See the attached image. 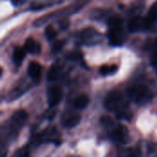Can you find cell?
<instances>
[{"instance_id":"6da1fadb","label":"cell","mask_w":157,"mask_h":157,"mask_svg":"<svg viewBox=\"0 0 157 157\" xmlns=\"http://www.w3.org/2000/svg\"><path fill=\"white\" fill-rule=\"evenodd\" d=\"M105 108L109 111L115 112L121 119H130L132 114L129 110L128 101L118 91H112L108 94L104 101Z\"/></svg>"},{"instance_id":"7a4b0ae2","label":"cell","mask_w":157,"mask_h":157,"mask_svg":"<svg viewBox=\"0 0 157 157\" xmlns=\"http://www.w3.org/2000/svg\"><path fill=\"white\" fill-rule=\"evenodd\" d=\"M108 35L110 44L113 46H121L126 40L123 20L117 16L110 17L108 20Z\"/></svg>"},{"instance_id":"3957f363","label":"cell","mask_w":157,"mask_h":157,"mask_svg":"<svg viewBox=\"0 0 157 157\" xmlns=\"http://www.w3.org/2000/svg\"><path fill=\"white\" fill-rule=\"evenodd\" d=\"M102 124L109 128V137L117 144H125L129 139V132L127 128L122 124H114L112 119L109 116H104L101 119Z\"/></svg>"},{"instance_id":"277c9868","label":"cell","mask_w":157,"mask_h":157,"mask_svg":"<svg viewBox=\"0 0 157 157\" xmlns=\"http://www.w3.org/2000/svg\"><path fill=\"white\" fill-rule=\"evenodd\" d=\"M127 95L132 101L138 104H145L153 98L151 90L144 85L131 86L127 89Z\"/></svg>"},{"instance_id":"5b68a950","label":"cell","mask_w":157,"mask_h":157,"mask_svg":"<svg viewBox=\"0 0 157 157\" xmlns=\"http://www.w3.org/2000/svg\"><path fill=\"white\" fill-rule=\"evenodd\" d=\"M27 119H28V114L25 110L16 111L12 115L10 121H9V128L11 129L12 132H16L20 127H22L27 121Z\"/></svg>"},{"instance_id":"8992f818","label":"cell","mask_w":157,"mask_h":157,"mask_svg":"<svg viewBox=\"0 0 157 157\" xmlns=\"http://www.w3.org/2000/svg\"><path fill=\"white\" fill-rule=\"evenodd\" d=\"M62 98H63V92L59 86H52L49 87L47 92V98L50 107H54L57 104H59L60 101L62 100Z\"/></svg>"},{"instance_id":"52a82bcc","label":"cell","mask_w":157,"mask_h":157,"mask_svg":"<svg viewBox=\"0 0 157 157\" xmlns=\"http://www.w3.org/2000/svg\"><path fill=\"white\" fill-rule=\"evenodd\" d=\"M80 38L83 40V42L87 43V44L88 43H96L102 40L101 34L98 33L97 30L93 29L92 28L86 29L85 30H83Z\"/></svg>"},{"instance_id":"ba28073f","label":"cell","mask_w":157,"mask_h":157,"mask_svg":"<svg viewBox=\"0 0 157 157\" xmlns=\"http://www.w3.org/2000/svg\"><path fill=\"white\" fill-rule=\"evenodd\" d=\"M145 18V28L146 30L154 29L157 27V3L154 5L148 12Z\"/></svg>"},{"instance_id":"9c48e42d","label":"cell","mask_w":157,"mask_h":157,"mask_svg":"<svg viewBox=\"0 0 157 157\" xmlns=\"http://www.w3.org/2000/svg\"><path fill=\"white\" fill-rule=\"evenodd\" d=\"M129 29L132 32L140 31V30H146L145 28V18L136 16L131 19L129 22Z\"/></svg>"},{"instance_id":"30bf717a","label":"cell","mask_w":157,"mask_h":157,"mask_svg":"<svg viewBox=\"0 0 157 157\" xmlns=\"http://www.w3.org/2000/svg\"><path fill=\"white\" fill-rule=\"evenodd\" d=\"M57 136V132L54 129L52 130H46L43 131L42 132L39 133L36 135L35 137V143H42V142H46V141H55L58 142L55 137Z\"/></svg>"},{"instance_id":"8fae6325","label":"cell","mask_w":157,"mask_h":157,"mask_svg":"<svg viewBox=\"0 0 157 157\" xmlns=\"http://www.w3.org/2000/svg\"><path fill=\"white\" fill-rule=\"evenodd\" d=\"M24 48L26 49V51L28 52H29L31 54H38L40 52V50H41L40 44L32 38H29L26 40Z\"/></svg>"},{"instance_id":"7c38bea8","label":"cell","mask_w":157,"mask_h":157,"mask_svg":"<svg viewBox=\"0 0 157 157\" xmlns=\"http://www.w3.org/2000/svg\"><path fill=\"white\" fill-rule=\"evenodd\" d=\"M41 65L37 63V62H31L29 64V68H28V73L29 75V76L33 79H39L40 75H41Z\"/></svg>"},{"instance_id":"4fadbf2b","label":"cell","mask_w":157,"mask_h":157,"mask_svg":"<svg viewBox=\"0 0 157 157\" xmlns=\"http://www.w3.org/2000/svg\"><path fill=\"white\" fill-rule=\"evenodd\" d=\"M80 121H81V116L78 114H73V115H69L65 119H63V125L65 128L71 129V128L77 126Z\"/></svg>"},{"instance_id":"5bb4252c","label":"cell","mask_w":157,"mask_h":157,"mask_svg":"<svg viewBox=\"0 0 157 157\" xmlns=\"http://www.w3.org/2000/svg\"><path fill=\"white\" fill-rule=\"evenodd\" d=\"M26 52H27V51L25 48H22L19 46L15 48L14 52H13V61L17 66H19L22 63V62L26 56Z\"/></svg>"},{"instance_id":"9a60e30c","label":"cell","mask_w":157,"mask_h":157,"mask_svg":"<svg viewBox=\"0 0 157 157\" xmlns=\"http://www.w3.org/2000/svg\"><path fill=\"white\" fill-rule=\"evenodd\" d=\"M88 103H89V98L86 95H84V94L77 96L74 100V105L78 109H83L86 108Z\"/></svg>"},{"instance_id":"2e32d148","label":"cell","mask_w":157,"mask_h":157,"mask_svg":"<svg viewBox=\"0 0 157 157\" xmlns=\"http://www.w3.org/2000/svg\"><path fill=\"white\" fill-rule=\"evenodd\" d=\"M118 70V66L117 65H103L100 67V74L102 75H112L114 73H116Z\"/></svg>"},{"instance_id":"e0dca14e","label":"cell","mask_w":157,"mask_h":157,"mask_svg":"<svg viewBox=\"0 0 157 157\" xmlns=\"http://www.w3.org/2000/svg\"><path fill=\"white\" fill-rule=\"evenodd\" d=\"M59 72H60V69L58 66L56 65H53L51 67L49 73H48V78L49 80H54V79H57L58 76H59Z\"/></svg>"},{"instance_id":"ac0fdd59","label":"cell","mask_w":157,"mask_h":157,"mask_svg":"<svg viewBox=\"0 0 157 157\" xmlns=\"http://www.w3.org/2000/svg\"><path fill=\"white\" fill-rule=\"evenodd\" d=\"M45 36L49 40H54L56 38L57 32L52 26H48L45 29Z\"/></svg>"},{"instance_id":"d6986e66","label":"cell","mask_w":157,"mask_h":157,"mask_svg":"<svg viewBox=\"0 0 157 157\" xmlns=\"http://www.w3.org/2000/svg\"><path fill=\"white\" fill-rule=\"evenodd\" d=\"M150 61H151V64H152L153 68L155 70V72L157 73V40L155 42V49H154V51H153V52L151 54Z\"/></svg>"},{"instance_id":"ffe728a7","label":"cell","mask_w":157,"mask_h":157,"mask_svg":"<svg viewBox=\"0 0 157 157\" xmlns=\"http://www.w3.org/2000/svg\"><path fill=\"white\" fill-rule=\"evenodd\" d=\"M53 3L52 2H48V3H41V4H32L31 5V9L32 10H40V9H42L44 7H49L50 6H52Z\"/></svg>"},{"instance_id":"44dd1931","label":"cell","mask_w":157,"mask_h":157,"mask_svg":"<svg viewBox=\"0 0 157 157\" xmlns=\"http://www.w3.org/2000/svg\"><path fill=\"white\" fill-rule=\"evenodd\" d=\"M12 157H30L29 156V153L27 147H23L21 149H19L14 155Z\"/></svg>"},{"instance_id":"7402d4cb","label":"cell","mask_w":157,"mask_h":157,"mask_svg":"<svg viewBox=\"0 0 157 157\" xmlns=\"http://www.w3.org/2000/svg\"><path fill=\"white\" fill-rule=\"evenodd\" d=\"M128 157H141V155H140V152L139 150L137 149H132L130 151L129 155H128Z\"/></svg>"},{"instance_id":"603a6c76","label":"cell","mask_w":157,"mask_h":157,"mask_svg":"<svg viewBox=\"0 0 157 157\" xmlns=\"http://www.w3.org/2000/svg\"><path fill=\"white\" fill-rule=\"evenodd\" d=\"M27 0H11L12 4L15 6H19L21 5H23Z\"/></svg>"},{"instance_id":"cb8c5ba5","label":"cell","mask_w":157,"mask_h":157,"mask_svg":"<svg viewBox=\"0 0 157 157\" xmlns=\"http://www.w3.org/2000/svg\"><path fill=\"white\" fill-rule=\"evenodd\" d=\"M63 41H57L55 44H54V46H53V51H59V50H61V48H62V46H63Z\"/></svg>"}]
</instances>
